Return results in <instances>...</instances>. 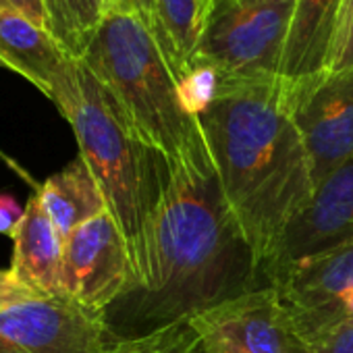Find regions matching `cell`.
Listing matches in <instances>:
<instances>
[{"label": "cell", "instance_id": "6da1fadb", "mask_svg": "<svg viewBox=\"0 0 353 353\" xmlns=\"http://www.w3.org/2000/svg\"><path fill=\"white\" fill-rule=\"evenodd\" d=\"M185 96L198 114L225 200L266 272L283 233L316 188L291 108V85L283 77L243 81L194 71Z\"/></svg>", "mask_w": 353, "mask_h": 353}, {"label": "cell", "instance_id": "7a4b0ae2", "mask_svg": "<svg viewBox=\"0 0 353 353\" xmlns=\"http://www.w3.org/2000/svg\"><path fill=\"white\" fill-rule=\"evenodd\" d=\"M262 285L268 283L225 200L212 158L166 168L145 281L117 303L127 322L145 334Z\"/></svg>", "mask_w": 353, "mask_h": 353}, {"label": "cell", "instance_id": "3957f363", "mask_svg": "<svg viewBox=\"0 0 353 353\" xmlns=\"http://www.w3.org/2000/svg\"><path fill=\"white\" fill-rule=\"evenodd\" d=\"M50 100L71 125L79 156L94 172L108 212L125 237L135 272L131 291H135L148 274L152 216L166 164L137 137L119 104L81 61L71 63Z\"/></svg>", "mask_w": 353, "mask_h": 353}, {"label": "cell", "instance_id": "277c9868", "mask_svg": "<svg viewBox=\"0 0 353 353\" xmlns=\"http://www.w3.org/2000/svg\"><path fill=\"white\" fill-rule=\"evenodd\" d=\"M79 61L166 168L212 158L179 75L137 13L114 9Z\"/></svg>", "mask_w": 353, "mask_h": 353}, {"label": "cell", "instance_id": "5b68a950", "mask_svg": "<svg viewBox=\"0 0 353 353\" xmlns=\"http://www.w3.org/2000/svg\"><path fill=\"white\" fill-rule=\"evenodd\" d=\"M295 3L297 0H210L190 75L206 71L223 79H281Z\"/></svg>", "mask_w": 353, "mask_h": 353}, {"label": "cell", "instance_id": "8992f818", "mask_svg": "<svg viewBox=\"0 0 353 353\" xmlns=\"http://www.w3.org/2000/svg\"><path fill=\"white\" fill-rule=\"evenodd\" d=\"M206 353H310L291 310L268 283L192 316Z\"/></svg>", "mask_w": 353, "mask_h": 353}, {"label": "cell", "instance_id": "52a82bcc", "mask_svg": "<svg viewBox=\"0 0 353 353\" xmlns=\"http://www.w3.org/2000/svg\"><path fill=\"white\" fill-rule=\"evenodd\" d=\"M123 339L106 316L65 297H38L0 312V353H119Z\"/></svg>", "mask_w": 353, "mask_h": 353}, {"label": "cell", "instance_id": "ba28073f", "mask_svg": "<svg viewBox=\"0 0 353 353\" xmlns=\"http://www.w3.org/2000/svg\"><path fill=\"white\" fill-rule=\"evenodd\" d=\"M133 287L129 248L110 212L92 219L65 239L61 272L65 299L106 316Z\"/></svg>", "mask_w": 353, "mask_h": 353}, {"label": "cell", "instance_id": "9c48e42d", "mask_svg": "<svg viewBox=\"0 0 353 353\" xmlns=\"http://www.w3.org/2000/svg\"><path fill=\"white\" fill-rule=\"evenodd\" d=\"M268 283L305 339L334 322H353V241L289 262L276 268Z\"/></svg>", "mask_w": 353, "mask_h": 353}, {"label": "cell", "instance_id": "30bf717a", "mask_svg": "<svg viewBox=\"0 0 353 353\" xmlns=\"http://www.w3.org/2000/svg\"><path fill=\"white\" fill-rule=\"evenodd\" d=\"M291 108L318 185L353 156V67L291 85Z\"/></svg>", "mask_w": 353, "mask_h": 353}, {"label": "cell", "instance_id": "8fae6325", "mask_svg": "<svg viewBox=\"0 0 353 353\" xmlns=\"http://www.w3.org/2000/svg\"><path fill=\"white\" fill-rule=\"evenodd\" d=\"M345 241H353V156L324 176L291 221L266 266V283L276 268Z\"/></svg>", "mask_w": 353, "mask_h": 353}, {"label": "cell", "instance_id": "7c38bea8", "mask_svg": "<svg viewBox=\"0 0 353 353\" xmlns=\"http://www.w3.org/2000/svg\"><path fill=\"white\" fill-rule=\"evenodd\" d=\"M73 61L48 30L0 0V63L5 69L26 77L50 100Z\"/></svg>", "mask_w": 353, "mask_h": 353}, {"label": "cell", "instance_id": "4fadbf2b", "mask_svg": "<svg viewBox=\"0 0 353 353\" xmlns=\"http://www.w3.org/2000/svg\"><path fill=\"white\" fill-rule=\"evenodd\" d=\"M13 272L40 297H63L61 272L65 239L46 214L40 198L28 200L21 225L13 235Z\"/></svg>", "mask_w": 353, "mask_h": 353}, {"label": "cell", "instance_id": "5bb4252c", "mask_svg": "<svg viewBox=\"0 0 353 353\" xmlns=\"http://www.w3.org/2000/svg\"><path fill=\"white\" fill-rule=\"evenodd\" d=\"M343 0H297L291 19L283 79L289 85L320 77L328 71Z\"/></svg>", "mask_w": 353, "mask_h": 353}, {"label": "cell", "instance_id": "9a60e30c", "mask_svg": "<svg viewBox=\"0 0 353 353\" xmlns=\"http://www.w3.org/2000/svg\"><path fill=\"white\" fill-rule=\"evenodd\" d=\"M52 225L67 239L75 229L108 212L106 198L85 160L77 154L65 168L50 174L34 192Z\"/></svg>", "mask_w": 353, "mask_h": 353}, {"label": "cell", "instance_id": "2e32d148", "mask_svg": "<svg viewBox=\"0 0 353 353\" xmlns=\"http://www.w3.org/2000/svg\"><path fill=\"white\" fill-rule=\"evenodd\" d=\"M46 28L71 59H81L119 0H42Z\"/></svg>", "mask_w": 353, "mask_h": 353}, {"label": "cell", "instance_id": "e0dca14e", "mask_svg": "<svg viewBox=\"0 0 353 353\" xmlns=\"http://www.w3.org/2000/svg\"><path fill=\"white\" fill-rule=\"evenodd\" d=\"M198 341L190 322H176L145 334L125 336L119 353H188Z\"/></svg>", "mask_w": 353, "mask_h": 353}, {"label": "cell", "instance_id": "ac0fdd59", "mask_svg": "<svg viewBox=\"0 0 353 353\" xmlns=\"http://www.w3.org/2000/svg\"><path fill=\"white\" fill-rule=\"evenodd\" d=\"M351 67H353V0H343L326 73H339Z\"/></svg>", "mask_w": 353, "mask_h": 353}, {"label": "cell", "instance_id": "d6986e66", "mask_svg": "<svg viewBox=\"0 0 353 353\" xmlns=\"http://www.w3.org/2000/svg\"><path fill=\"white\" fill-rule=\"evenodd\" d=\"M310 353H353V322L343 320L307 336Z\"/></svg>", "mask_w": 353, "mask_h": 353}, {"label": "cell", "instance_id": "ffe728a7", "mask_svg": "<svg viewBox=\"0 0 353 353\" xmlns=\"http://www.w3.org/2000/svg\"><path fill=\"white\" fill-rule=\"evenodd\" d=\"M40 295L32 291L21 279L13 272V268H0V312L13 305L38 299Z\"/></svg>", "mask_w": 353, "mask_h": 353}, {"label": "cell", "instance_id": "44dd1931", "mask_svg": "<svg viewBox=\"0 0 353 353\" xmlns=\"http://www.w3.org/2000/svg\"><path fill=\"white\" fill-rule=\"evenodd\" d=\"M23 214L26 208H21L11 194H0V235H7L13 239Z\"/></svg>", "mask_w": 353, "mask_h": 353}, {"label": "cell", "instance_id": "7402d4cb", "mask_svg": "<svg viewBox=\"0 0 353 353\" xmlns=\"http://www.w3.org/2000/svg\"><path fill=\"white\" fill-rule=\"evenodd\" d=\"M11 7H15L19 13H23L26 17H30L34 23H38L40 28H46V13H44V5L42 0H7Z\"/></svg>", "mask_w": 353, "mask_h": 353}, {"label": "cell", "instance_id": "603a6c76", "mask_svg": "<svg viewBox=\"0 0 353 353\" xmlns=\"http://www.w3.org/2000/svg\"><path fill=\"white\" fill-rule=\"evenodd\" d=\"M119 9L137 13L150 28L156 32V17H154V0H119Z\"/></svg>", "mask_w": 353, "mask_h": 353}, {"label": "cell", "instance_id": "cb8c5ba5", "mask_svg": "<svg viewBox=\"0 0 353 353\" xmlns=\"http://www.w3.org/2000/svg\"><path fill=\"white\" fill-rule=\"evenodd\" d=\"M188 353H206V351L202 349V345H200V341H196V343L192 345V349H190Z\"/></svg>", "mask_w": 353, "mask_h": 353}, {"label": "cell", "instance_id": "d4e9b609", "mask_svg": "<svg viewBox=\"0 0 353 353\" xmlns=\"http://www.w3.org/2000/svg\"><path fill=\"white\" fill-rule=\"evenodd\" d=\"M204 5H206V7H208V5H210V0H204Z\"/></svg>", "mask_w": 353, "mask_h": 353}, {"label": "cell", "instance_id": "484cf974", "mask_svg": "<svg viewBox=\"0 0 353 353\" xmlns=\"http://www.w3.org/2000/svg\"><path fill=\"white\" fill-rule=\"evenodd\" d=\"M0 67H3V63H0Z\"/></svg>", "mask_w": 353, "mask_h": 353}]
</instances>
